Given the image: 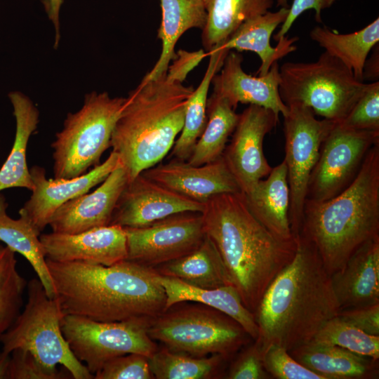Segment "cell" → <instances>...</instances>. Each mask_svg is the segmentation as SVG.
Returning <instances> with one entry per match:
<instances>
[{
    "label": "cell",
    "instance_id": "1",
    "mask_svg": "<svg viewBox=\"0 0 379 379\" xmlns=\"http://www.w3.org/2000/svg\"><path fill=\"white\" fill-rule=\"evenodd\" d=\"M46 262L65 315L114 322L149 320L166 310V296L154 267L128 260L110 266Z\"/></svg>",
    "mask_w": 379,
    "mask_h": 379
},
{
    "label": "cell",
    "instance_id": "2",
    "mask_svg": "<svg viewBox=\"0 0 379 379\" xmlns=\"http://www.w3.org/2000/svg\"><path fill=\"white\" fill-rule=\"evenodd\" d=\"M291 261L275 277L255 311L262 350L275 344L291 350L312 340L340 307L331 275L317 249L302 235Z\"/></svg>",
    "mask_w": 379,
    "mask_h": 379
},
{
    "label": "cell",
    "instance_id": "3",
    "mask_svg": "<svg viewBox=\"0 0 379 379\" xmlns=\"http://www.w3.org/2000/svg\"><path fill=\"white\" fill-rule=\"evenodd\" d=\"M202 215L205 233L232 286L254 313L268 286L293 259L297 240L284 241L270 232L251 213L242 192L213 196Z\"/></svg>",
    "mask_w": 379,
    "mask_h": 379
},
{
    "label": "cell",
    "instance_id": "4",
    "mask_svg": "<svg viewBox=\"0 0 379 379\" xmlns=\"http://www.w3.org/2000/svg\"><path fill=\"white\" fill-rule=\"evenodd\" d=\"M299 234L313 244L330 275L362 244L379 237V143L343 192L326 201H305Z\"/></svg>",
    "mask_w": 379,
    "mask_h": 379
},
{
    "label": "cell",
    "instance_id": "5",
    "mask_svg": "<svg viewBox=\"0 0 379 379\" xmlns=\"http://www.w3.org/2000/svg\"><path fill=\"white\" fill-rule=\"evenodd\" d=\"M193 91L192 86L168 81L165 75L142 80L128 93L110 140L128 182L158 164L171 150Z\"/></svg>",
    "mask_w": 379,
    "mask_h": 379
},
{
    "label": "cell",
    "instance_id": "6",
    "mask_svg": "<svg viewBox=\"0 0 379 379\" xmlns=\"http://www.w3.org/2000/svg\"><path fill=\"white\" fill-rule=\"evenodd\" d=\"M126 98L107 92L86 94L82 107L68 113L51 144L54 178H73L100 164Z\"/></svg>",
    "mask_w": 379,
    "mask_h": 379
},
{
    "label": "cell",
    "instance_id": "7",
    "mask_svg": "<svg viewBox=\"0 0 379 379\" xmlns=\"http://www.w3.org/2000/svg\"><path fill=\"white\" fill-rule=\"evenodd\" d=\"M279 92L288 106L300 104L324 119L339 122L364 93L367 84L326 51L311 62H284Z\"/></svg>",
    "mask_w": 379,
    "mask_h": 379
},
{
    "label": "cell",
    "instance_id": "8",
    "mask_svg": "<svg viewBox=\"0 0 379 379\" xmlns=\"http://www.w3.org/2000/svg\"><path fill=\"white\" fill-rule=\"evenodd\" d=\"M27 300L22 311L0 339L2 350L29 352L43 366L61 365L74 379H92L93 375L73 354L61 328L64 313L55 298H50L38 278L27 285Z\"/></svg>",
    "mask_w": 379,
    "mask_h": 379
},
{
    "label": "cell",
    "instance_id": "9",
    "mask_svg": "<svg viewBox=\"0 0 379 379\" xmlns=\"http://www.w3.org/2000/svg\"><path fill=\"white\" fill-rule=\"evenodd\" d=\"M147 332L168 350L197 357L220 354L229 359L251 338L235 320L206 305L166 310L149 321Z\"/></svg>",
    "mask_w": 379,
    "mask_h": 379
},
{
    "label": "cell",
    "instance_id": "10",
    "mask_svg": "<svg viewBox=\"0 0 379 379\" xmlns=\"http://www.w3.org/2000/svg\"><path fill=\"white\" fill-rule=\"evenodd\" d=\"M149 320L104 322L65 314L61 328L73 354L94 376L117 357L137 353L149 358L157 351L147 332Z\"/></svg>",
    "mask_w": 379,
    "mask_h": 379
},
{
    "label": "cell",
    "instance_id": "11",
    "mask_svg": "<svg viewBox=\"0 0 379 379\" xmlns=\"http://www.w3.org/2000/svg\"><path fill=\"white\" fill-rule=\"evenodd\" d=\"M284 117V162L290 193L288 218L296 239L302 222L304 205L311 173L318 159L321 144L335 122L319 120L313 111L300 104L288 105Z\"/></svg>",
    "mask_w": 379,
    "mask_h": 379
},
{
    "label": "cell",
    "instance_id": "12",
    "mask_svg": "<svg viewBox=\"0 0 379 379\" xmlns=\"http://www.w3.org/2000/svg\"><path fill=\"white\" fill-rule=\"evenodd\" d=\"M377 143L379 131L351 130L335 122L321 144L305 201H326L347 189L357 176L368 152Z\"/></svg>",
    "mask_w": 379,
    "mask_h": 379
},
{
    "label": "cell",
    "instance_id": "13",
    "mask_svg": "<svg viewBox=\"0 0 379 379\" xmlns=\"http://www.w3.org/2000/svg\"><path fill=\"white\" fill-rule=\"evenodd\" d=\"M127 258L154 267L178 259L196 249L206 233L201 212L169 215L140 227H124Z\"/></svg>",
    "mask_w": 379,
    "mask_h": 379
},
{
    "label": "cell",
    "instance_id": "14",
    "mask_svg": "<svg viewBox=\"0 0 379 379\" xmlns=\"http://www.w3.org/2000/svg\"><path fill=\"white\" fill-rule=\"evenodd\" d=\"M279 117L270 109L248 106L239 114L230 145L222 154L242 193L248 192L272 170L263 152L265 135L276 127Z\"/></svg>",
    "mask_w": 379,
    "mask_h": 379
},
{
    "label": "cell",
    "instance_id": "15",
    "mask_svg": "<svg viewBox=\"0 0 379 379\" xmlns=\"http://www.w3.org/2000/svg\"><path fill=\"white\" fill-rule=\"evenodd\" d=\"M120 164L119 156L112 151L104 162L73 178H47L44 168L32 166L30 173L34 188L19 215L26 218L41 233L62 205L100 184Z\"/></svg>",
    "mask_w": 379,
    "mask_h": 379
},
{
    "label": "cell",
    "instance_id": "16",
    "mask_svg": "<svg viewBox=\"0 0 379 379\" xmlns=\"http://www.w3.org/2000/svg\"><path fill=\"white\" fill-rule=\"evenodd\" d=\"M200 203L138 174L128 182L115 206L110 225L140 227L169 215L186 211L202 213Z\"/></svg>",
    "mask_w": 379,
    "mask_h": 379
},
{
    "label": "cell",
    "instance_id": "17",
    "mask_svg": "<svg viewBox=\"0 0 379 379\" xmlns=\"http://www.w3.org/2000/svg\"><path fill=\"white\" fill-rule=\"evenodd\" d=\"M243 56L230 51L211 81L212 95L225 100L234 109L239 103L255 105L272 110L277 117L286 116L288 106L281 100L278 62L263 76H252L242 68Z\"/></svg>",
    "mask_w": 379,
    "mask_h": 379
},
{
    "label": "cell",
    "instance_id": "18",
    "mask_svg": "<svg viewBox=\"0 0 379 379\" xmlns=\"http://www.w3.org/2000/svg\"><path fill=\"white\" fill-rule=\"evenodd\" d=\"M46 258L55 262H85L110 266L127 258L124 227L109 225L77 234H41Z\"/></svg>",
    "mask_w": 379,
    "mask_h": 379
},
{
    "label": "cell",
    "instance_id": "19",
    "mask_svg": "<svg viewBox=\"0 0 379 379\" xmlns=\"http://www.w3.org/2000/svg\"><path fill=\"white\" fill-rule=\"evenodd\" d=\"M142 173L166 188L203 204L219 194L241 192L222 156L201 166L174 159Z\"/></svg>",
    "mask_w": 379,
    "mask_h": 379
},
{
    "label": "cell",
    "instance_id": "20",
    "mask_svg": "<svg viewBox=\"0 0 379 379\" xmlns=\"http://www.w3.org/2000/svg\"><path fill=\"white\" fill-rule=\"evenodd\" d=\"M128 182L126 171L120 164L94 191L62 205L50 220L52 232L77 234L109 225L117 202Z\"/></svg>",
    "mask_w": 379,
    "mask_h": 379
},
{
    "label": "cell",
    "instance_id": "21",
    "mask_svg": "<svg viewBox=\"0 0 379 379\" xmlns=\"http://www.w3.org/2000/svg\"><path fill=\"white\" fill-rule=\"evenodd\" d=\"M331 278L340 310L379 303V237L358 248Z\"/></svg>",
    "mask_w": 379,
    "mask_h": 379
},
{
    "label": "cell",
    "instance_id": "22",
    "mask_svg": "<svg viewBox=\"0 0 379 379\" xmlns=\"http://www.w3.org/2000/svg\"><path fill=\"white\" fill-rule=\"evenodd\" d=\"M288 11V7H281L277 11H268L247 20L218 48L254 52L261 60L257 76L266 74L274 63L297 49L293 45L298 40L297 36L288 38L286 35L275 47L270 44L272 33L285 21Z\"/></svg>",
    "mask_w": 379,
    "mask_h": 379
},
{
    "label": "cell",
    "instance_id": "23",
    "mask_svg": "<svg viewBox=\"0 0 379 379\" xmlns=\"http://www.w3.org/2000/svg\"><path fill=\"white\" fill-rule=\"evenodd\" d=\"M242 194L251 213L270 232L284 241L296 240L288 218L290 193L284 161Z\"/></svg>",
    "mask_w": 379,
    "mask_h": 379
},
{
    "label": "cell",
    "instance_id": "24",
    "mask_svg": "<svg viewBox=\"0 0 379 379\" xmlns=\"http://www.w3.org/2000/svg\"><path fill=\"white\" fill-rule=\"evenodd\" d=\"M8 96L15 120V134L11 150L0 168V192L11 188L32 191L34 184L27 150L29 138L39 122V112L33 101L20 91H11Z\"/></svg>",
    "mask_w": 379,
    "mask_h": 379
},
{
    "label": "cell",
    "instance_id": "25",
    "mask_svg": "<svg viewBox=\"0 0 379 379\" xmlns=\"http://www.w3.org/2000/svg\"><path fill=\"white\" fill-rule=\"evenodd\" d=\"M159 280L166 296V310L178 303L194 302L215 309L239 323L254 340L258 336V327L254 313L244 305L232 285L215 288H200L159 274Z\"/></svg>",
    "mask_w": 379,
    "mask_h": 379
},
{
    "label": "cell",
    "instance_id": "26",
    "mask_svg": "<svg viewBox=\"0 0 379 379\" xmlns=\"http://www.w3.org/2000/svg\"><path fill=\"white\" fill-rule=\"evenodd\" d=\"M288 352L296 361L325 379H366L378 376V360L337 345L310 341Z\"/></svg>",
    "mask_w": 379,
    "mask_h": 379
},
{
    "label": "cell",
    "instance_id": "27",
    "mask_svg": "<svg viewBox=\"0 0 379 379\" xmlns=\"http://www.w3.org/2000/svg\"><path fill=\"white\" fill-rule=\"evenodd\" d=\"M161 20L157 37L161 52L152 69L142 80L156 79L166 75L171 60L176 56L175 46L187 30L205 27L207 13L203 0H160Z\"/></svg>",
    "mask_w": 379,
    "mask_h": 379
},
{
    "label": "cell",
    "instance_id": "28",
    "mask_svg": "<svg viewBox=\"0 0 379 379\" xmlns=\"http://www.w3.org/2000/svg\"><path fill=\"white\" fill-rule=\"evenodd\" d=\"M156 270L161 275L200 288L232 285L215 244L206 234L196 249L159 265Z\"/></svg>",
    "mask_w": 379,
    "mask_h": 379
},
{
    "label": "cell",
    "instance_id": "29",
    "mask_svg": "<svg viewBox=\"0 0 379 379\" xmlns=\"http://www.w3.org/2000/svg\"><path fill=\"white\" fill-rule=\"evenodd\" d=\"M207 13L201 42L206 54L219 48L245 21L270 11L274 0H203Z\"/></svg>",
    "mask_w": 379,
    "mask_h": 379
},
{
    "label": "cell",
    "instance_id": "30",
    "mask_svg": "<svg viewBox=\"0 0 379 379\" xmlns=\"http://www.w3.org/2000/svg\"><path fill=\"white\" fill-rule=\"evenodd\" d=\"M8 207L5 196L0 192V242L29 262L47 295L55 298V288L39 238L41 233L24 216L19 215L18 219L11 218L7 213Z\"/></svg>",
    "mask_w": 379,
    "mask_h": 379
},
{
    "label": "cell",
    "instance_id": "31",
    "mask_svg": "<svg viewBox=\"0 0 379 379\" xmlns=\"http://www.w3.org/2000/svg\"><path fill=\"white\" fill-rule=\"evenodd\" d=\"M310 38L325 51L341 61L356 79L364 81V70L367 57L379 41V18L365 27L349 34H338L326 27H315Z\"/></svg>",
    "mask_w": 379,
    "mask_h": 379
},
{
    "label": "cell",
    "instance_id": "32",
    "mask_svg": "<svg viewBox=\"0 0 379 379\" xmlns=\"http://www.w3.org/2000/svg\"><path fill=\"white\" fill-rule=\"evenodd\" d=\"M229 51L215 49L207 53L209 62L200 84L194 89L185 107L180 135L175 141L171 155L175 159L187 161L202 134L207 122L208 93L213 76L220 69Z\"/></svg>",
    "mask_w": 379,
    "mask_h": 379
},
{
    "label": "cell",
    "instance_id": "33",
    "mask_svg": "<svg viewBox=\"0 0 379 379\" xmlns=\"http://www.w3.org/2000/svg\"><path fill=\"white\" fill-rule=\"evenodd\" d=\"M239 114L225 100L211 95L207 100V122L187 161L201 166L222 157Z\"/></svg>",
    "mask_w": 379,
    "mask_h": 379
},
{
    "label": "cell",
    "instance_id": "34",
    "mask_svg": "<svg viewBox=\"0 0 379 379\" xmlns=\"http://www.w3.org/2000/svg\"><path fill=\"white\" fill-rule=\"evenodd\" d=\"M227 359L220 354L193 357L164 349L149 358L150 371L157 379H208L217 376Z\"/></svg>",
    "mask_w": 379,
    "mask_h": 379
},
{
    "label": "cell",
    "instance_id": "35",
    "mask_svg": "<svg viewBox=\"0 0 379 379\" xmlns=\"http://www.w3.org/2000/svg\"><path fill=\"white\" fill-rule=\"evenodd\" d=\"M15 253L0 248V339L21 312L27 283L17 268Z\"/></svg>",
    "mask_w": 379,
    "mask_h": 379
},
{
    "label": "cell",
    "instance_id": "36",
    "mask_svg": "<svg viewBox=\"0 0 379 379\" xmlns=\"http://www.w3.org/2000/svg\"><path fill=\"white\" fill-rule=\"evenodd\" d=\"M311 341L337 345L373 360L379 359V335L366 333L337 315L329 319Z\"/></svg>",
    "mask_w": 379,
    "mask_h": 379
},
{
    "label": "cell",
    "instance_id": "37",
    "mask_svg": "<svg viewBox=\"0 0 379 379\" xmlns=\"http://www.w3.org/2000/svg\"><path fill=\"white\" fill-rule=\"evenodd\" d=\"M336 123L351 130L379 131V82L368 84L349 113Z\"/></svg>",
    "mask_w": 379,
    "mask_h": 379
},
{
    "label": "cell",
    "instance_id": "38",
    "mask_svg": "<svg viewBox=\"0 0 379 379\" xmlns=\"http://www.w3.org/2000/svg\"><path fill=\"white\" fill-rule=\"evenodd\" d=\"M262 361L271 378L277 379H325L296 361L285 348L271 344L262 350Z\"/></svg>",
    "mask_w": 379,
    "mask_h": 379
},
{
    "label": "cell",
    "instance_id": "39",
    "mask_svg": "<svg viewBox=\"0 0 379 379\" xmlns=\"http://www.w3.org/2000/svg\"><path fill=\"white\" fill-rule=\"evenodd\" d=\"M94 379H152L149 358L137 353L117 357L94 374Z\"/></svg>",
    "mask_w": 379,
    "mask_h": 379
},
{
    "label": "cell",
    "instance_id": "40",
    "mask_svg": "<svg viewBox=\"0 0 379 379\" xmlns=\"http://www.w3.org/2000/svg\"><path fill=\"white\" fill-rule=\"evenodd\" d=\"M72 378L67 371L43 366L29 352L16 349L11 353L8 379Z\"/></svg>",
    "mask_w": 379,
    "mask_h": 379
},
{
    "label": "cell",
    "instance_id": "41",
    "mask_svg": "<svg viewBox=\"0 0 379 379\" xmlns=\"http://www.w3.org/2000/svg\"><path fill=\"white\" fill-rule=\"evenodd\" d=\"M227 378H271L264 368L262 350L258 341L255 340L253 344L246 347L232 363Z\"/></svg>",
    "mask_w": 379,
    "mask_h": 379
},
{
    "label": "cell",
    "instance_id": "42",
    "mask_svg": "<svg viewBox=\"0 0 379 379\" xmlns=\"http://www.w3.org/2000/svg\"><path fill=\"white\" fill-rule=\"evenodd\" d=\"M337 316L366 333L379 335V303L341 310Z\"/></svg>",
    "mask_w": 379,
    "mask_h": 379
},
{
    "label": "cell",
    "instance_id": "43",
    "mask_svg": "<svg viewBox=\"0 0 379 379\" xmlns=\"http://www.w3.org/2000/svg\"><path fill=\"white\" fill-rule=\"evenodd\" d=\"M338 0H293L289 8L285 21L280 29L274 36V39L278 41L285 36L295 20L305 11L312 9L315 11V20L321 22V12L330 8Z\"/></svg>",
    "mask_w": 379,
    "mask_h": 379
},
{
    "label": "cell",
    "instance_id": "44",
    "mask_svg": "<svg viewBox=\"0 0 379 379\" xmlns=\"http://www.w3.org/2000/svg\"><path fill=\"white\" fill-rule=\"evenodd\" d=\"M207 54L204 48L197 51L179 50L173 64L168 66L166 79L173 83L182 84L188 74L194 69Z\"/></svg>",
    "mask_w": 379,
    "mask_h": 379
},
{
    "label": "cell",
    "instance_id": "45",
    "mask_svg": "<svg viewBox=\"0 0 379 379\" xmlns=\"http://www.w3.org/2000/svg\"><path fill=\"white\" fill-rule=\"evenodd\" d=\"M48 19L55 29L54 48H57L60 40V11L64 0H41Z\"/></svg>",
    "mask_w": 379,
    "mask_h": 379
},
{
    "label": "cell",
    "instance_id": "46",
    "mask_svg": "<svg viewBox=\"0 0 379 379\" xmlns=\"http://www.w3.org/2000/svg\"><path fill=\"white\" fill-rule=\"evenodd\" d=\"M11 354L0 352V379H8Z\"/></svg>",
    "mask_w": 379,
    "mask_h": 379
},
{
    "label": "cell",
    "instance_id": "47",
    "mask_svg": "<svg viewBox=\"0 0 379 379\" xmlns=\"http://www.w3.org/2000/svg\"><path fill=\"white\" fill-rule=\"evenodd\" d=\"M277 6L288 7V0H277Z\"/></svg>",
    "mask_w": 379,
    "mask_h": 379
},
{
    "label": "cell",
    "instance_id": "48",
    "mask_svg": "<svg viewBox=\"0 0 379 379\" xmlns=\"http://www.w3.org/2000/svg\"><path fill=\"white\" fill-rule=\"evenodd\" d=\"M2 246V245L1 244V242H0V248Z\"/></svg>",
    "mask_w": 379,
    "mask_h": 379
}]
</instances>
